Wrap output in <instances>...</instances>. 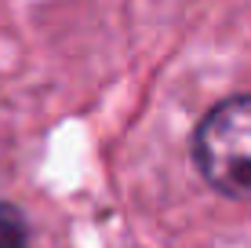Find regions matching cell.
Segmentation results:
<instances>
[{"label":"cell","mask_w":251,"mask_h":248,"mask_svg":"<svg viewBox=\"0 0 251 248\" xmlns=\"http://www.w3.org/2000/svg\"><path fill=\"white\" fill-rule=\"evenodd\" d=\"M0 248H29V223L7 201H0Z\"/></svg>","instance_id":"obj_2"},{"label":"cell","mask_w":251,"mask_h":248,"mask_svg":"<svg viewBox=\"0 0 251 248\" xmlns=\"http://www.w3.org/2000/svg\"><path fill=\"white\" fill-rule=\"evenodd\" d=\"M193 165L211 190L251 204V95H233L201 117Z\"/></svg>","instance_id":"obj_1"}]
</instances>
